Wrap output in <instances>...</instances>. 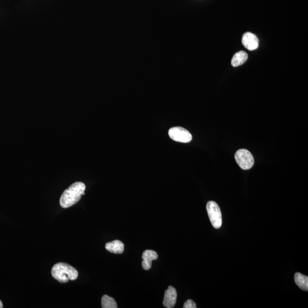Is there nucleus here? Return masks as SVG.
<instances>
[{"mask_svg": "<svg viewBox=\"0 0 308 308\" xmlns=\"http://www.w3.org/2000/svg\"><path fill=\"white\" fill-rule=\"evenodd\" d=\"M85 185L81 182H75L71 185L65 190L61 196L60 204L61 207L68 209L77 203L82 196L85 195Z\"/></svg>", "mask_w": 308, "mask_h": 308, "instance_id": "f257e3e1", "label": "nucleus"}, {"mask_svg": "<svg viewBox=\"0 0 308 308\" xmlns=\"http://www.w3.org/2000/svg\"><path fill=\"white\" fill-rule=\"evenodd\" d=\"M51 275L61 283H66L69 280H75L78 278V272L77 269L64 262H59L55 264L51 269Z\"/></svg>", "mask_w": 308, "mask_h": 308, "instance_id": "f03ea898", "label": "nucleus"}, {"mask_svg": "<svg viewBox=\"0 0 308 308\" xmlns=\"http://www.w3.org/2000/svg\"><path fill=\"white\" fill-rule=\"evenodd\" d=\"M208 215L213 226L219 229L222 225V215H221L220 207L216 202L210 201L207 204Z\"/></svg>", "mask_w": 308, "mask_h": 308, "instance_id": "7ed1b4c3", "label": "nucleus"}, {"mask_svg": "<svg viewBox=\"0 0 308 308\" xmlns=\"http://www.w3.org/2000/svg\"><path fill=\"white\" fill-rule=\"evenodd\" d=\"M235 160L243 169H249L253 167L254 158L250 151L246 149L238 150L235 155Z\"/></svg>", "mask_w": 308, "mask_h": 308, "instance_id": "20e7f679", "label": "nucleus"}, {"mask_svg": "<svg viewBox=\"0 0 308 308\" xmlns=\"http://www.w3.org/2000/svg\"><path fill=\"white\" fill-rule=\"evenodd\" d=\"M169 137L173 141L181 143H189L192 136L188 130L182 127H174L168 131Z\"/></svg>", "mask_w": 308, "mask_h": 308, "instance_id": "39448f33", "label": "nucleus"}, {"mask_svg": "<svg viewBox=\"0 0 308 308\" xmlns=\"http://www.w3.org/2000/svg\"><path fill=\"white\" fill-rule=\"evenodd\" d=\"M241 42L243 46L248 50H255L259 47V40L258 37L250 32H247L243 34Z\"/></svg>", "mask_w": 308, "mask_h": 308, "instance_id": "423d86ee", "label": "nucleus"}, {"mask_svg": "<svg viewBox=\"0 0 308 308\" xmlns=\"http://www.w3.org/2000/svg\"><path fill=\"white\" fill-rule=\"evenodd\" d=\"M177 300V292L176 290L172 286H169L165 293V297L163 304L166 308H174Z\"/></svg>", "mask_w": 308, "mask_h": 308, "instance_id": "0eeeda50", "label": "nucleus"}, {"mask_svg": "<svg viewBox=\"0 0 308 308\" xmlns=\"http://www.w3.org/2000/svg\"><path fill=\"white\" fill-rule=\"evenodd\" d=\"M158 258V255L153 250H146L144 251L142 257V258L143 259L142 262V265L143 269L149 270L152 266V261H155Z\"/></svg>", "mask_w": 308, "mask_h": 308, "instance_id": "6e6552de", "label": "nucleus"}, {"mask_svg": "<svg viewBox=\"0 0 308 308\" xmlns=\"http://www.w3.org/2000/svg\"><path fill=\"white\" fill-rule=\"evenodd\" d=\"M106 250L115 254H122L124 251V244L119 240L109 242L105 245Z\"/></svg>", "mask_w": 308, "mask_h": 308, "instance_id": "1a4fd4ad", "label": "nucleus"}, {"mask_svg": "<svg viewBox=\"0 0 308 308\" xmlns=\"http://www.w3.org/2000/svg\"><path fill=\"white\" fill-rule=\"evenodd\" d=\"M248 60V54L244 51H240L235 54L231 61V65L234 67H239Z\"/></svg>", "mask_w": 308, "mask_h": 308, "instance_id": "9d476101", "label": "nucleus"}, {"mask_svg": "<svg viewBox=\"0 0 308 308\" xmlns=\"http://www.w3.org/2000/svg\"><path fill=\"white\" fill-rule=\"evenodd\" d=\"M295 281L296 285L301 289L308 291V276L297 272L295 275Z\"/></svg>", "mask_w": 308, "mask_h": 308, "instance_id": "9b49d317", "label": "nucleus"}, {"mask_svg": "<svg viewBox=\"0 0 308 308\" xmlns=\"http://www.w3.org/2000/svg\"><path fill=\"white\" fill-rule=\"evenodd\" d=\"M102 308H117L116 300L107 295H104L101 300Z\"/></svg>", "mask_w": 308, "mask_h": 308, "instance_id": "f8f14e48", "label": "nucleus"}, {"mask_svg": "<svg viewBox=\"0 0 308 308\" xmlns=\"http://www.w3.org/2000/svg\"><path fill=\"white\" fill-rule=\"evenodd\" d=\"M196 307L195 303L192 300L187 301L183 306L184 308H196Z\"/></svg>", "mask_w": 308, "mask_h": 308, "instance_id": "ddd939ff", "label": "nucleus"}, {"mask_svg": "<svg viewBox=\"0 0 308 308\" xmlns=\"http://www.w3.org/2000/svg\"><path fill=\"white\" fill-rule=\"evenodd\" d=\"M3 308V304L2 303V302L1 300H0V308Z\"/></svg>", "mask_w": 308, "mask_h": 308, "instance_id": "4468645a", "label": "nucleus"}]
</instances>
